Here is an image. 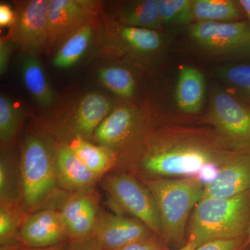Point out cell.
<instances>
[{
  "label": "cell",
  "mask_w": 250,
  "mask_h": 250,
  "mask_svg": "<svg viewBox=\"0 0 250 250\" xmlns=\"http://www.w3.org/2000/svg\"><path fill=\"white\" fill-rule=\"evenodd\" d=\"M208 120L238 149L250 148V106L221 90L213 92Z\"/></svg>",
  "instance_id": "7"
},
{
  "label": "cell",
  "mask_w": 250,
  "mask_h": 250,
  "mask_svg": "<svg viewBox=\"0 0 250 250\" xmlns=\"http://www.w3.org/2000/svg\"><path fill=\"white\" fill-rule=\"evenodd\" d=\"M21 165L9 152H1L0 159V202L21 203Z\"/></svg>",
  "instance_id": "25"
},
{
  "label": "cell",
  "mask_w": 250,
  "mask_h": 250,
  "mask_svg": "<svg viewBox=\"0 0 250 250\" xmlns=\"http://www.w3.org/2000/svg\"><path fill=\"white\" fill-rule=\"evenodd\" d=\"M29 215L20 202H0L1 250H28L18 240V234Z\"/></svg>",
  "instance_id": "21"
},
{
  "label": "cell",
  "mask_w": 250,
  "mask_h": 250,
  "mask_svg": "<svg viewBox=\"0 0 250 250\" xmlns=\"http://www.w3.org/2000/svg\"><path fill=\"white\" fill-rule=\"evenodd\" d=\"M55 170L57 186L63 191L92 188L100 181L82 164L66 143L55 147Z\"/></svg>",
  "instance_id": "16"
},
{
  "label": "cell",
  "mask_w": 250,
  "mask_h": 250,
  "mask_svg": "<svg viewBox=\"0 0 250 250\" xmlns=\"http://www.w3.org/2000/svg\"><path fill=\"white\" fill-rule=\"evenodd\" d=\"M100 5L93 0H49L47 49L59 47L68 36L93 22Z\"/></svg>",
  "instance_id": "10"
},
{
  "label": "cell",
  "mask_w": 250,
  "mask_h": 250,
  "mask_svg": "<svg viewBox=\"0 0 250 250\" xmlns=\"http://www.w3.org/2000/svg\"><path fill=\"white\" fill-rule=\"evenodd\" d=\"M238 2L241 5L245 14L248 17V22L250 24V0H240Z\"/></svg>",
  "instance_id": "36"
},
{
  "label": "cell",
  "mask_w": 250,
  "mask_h": 250,
  "mask_svg": "<svg viewBox=\"0 0 250 250\" xmlns=\"http://www.w3.org/2000/svg\"><path fill=\"white\" fill-rule=\"evenodd\" d=\"M68 243L69 242H67V243H62V244L58 245V246L49 247V248H34V249H29L27 250H65Z\"/></svg>",
  "instance_id": "37"
},
{
  "label": "cell",
  "mask_w": 250,
  "mask_h": 250,
  "mask_svg": "<svg viewBox=\"0 0 250 250\" xmlns=\"http://www.w3.org/2000/svg\"><path fill=\"white\" fill-rule=\"evenodd\" d=\"M218 76L244 99L250 106V65L231 64L218 67Z\"/></svg>",
  "instance_id": "27"
},
{
  "label": "cell",
  "mask_w": 250,
  "mask_h": 250,
  "mask_svg": "<svg viewBox=\"0 0 250 250\" xmlns=\"http://www.w3.org/2000/svg\"><path fill=\"white\" fill-rule=\"evenodd\" d=\"M55 147L40 134L23 141L21 159V204L28 213L45 208L60 189L55 170Z\"/></svg>",
  "instance_id": "2"
},
{
  "label": "cell",
  "mask_w": 250,
  "mask_h": 250,
  "mask_svg": "<svg viewBox=\"0 0 250 250\" xmlns=\"http://www.w3.org/2000/svg\"><path fill=\"white\" fill-rule=\"evenodd\" d=\"M215 149L190 139L159 141L148 148L141 159L143 170L166 177H195L202 166L218 159Z\"/></svg>",
  "instance_id": "4"
},
{
  "label": "cell",
  "mask_w": 250,
  "mask_h": 250,
  "mask_svg": "<svg viewBox=\"0 0 250 250\" xmlns=\"http://www.w3.org/2000/svg\"><path fill=\"white\" fill-rule=\"evenodd\" d=\"M189 34L199 45L210 52L250 54V24L248 21L197 22L189 28Z\"/></svg>",
  "instance_id": "8"
},
{
  "label": "cell",
  "mask_w": 250,
  "mask_h": 250,
  "mask_svg": "<svg viewBox=\"0 0 250 250\" xmlns=\"http://www.w3.org/2000/svg\"><path fill=\"white\" fill-rule=\"evenodd\" d=\"M16 12L7 3L0 4V27H14L16 24Z\"/></svg>",
  "instance_id": "35"
},
{
  "label": "cell",
  "mask_w": 250,
  "mask_h": 250,
  "mask_svg": "<svg viewBox=\"0 0 250 250\" xmlns=\"http://www.w3.org/2000/svg\"><path fill=\"white\" fill-rule=\"evenodd\" d=\"M150 229L137 219L100 210L93 236L101 250H118L150 236Z\"/></svg>",
  "instance_id": "12"
},
{
  "label": "cell",
  "mask_w": 250,
  "mask_h": 250,
  "mask_svg": "<svg viewBox=\"0 0 250 250\" xmlns=\"http://www.w3.org/2000/svg\"><path fill=\"white\" fill-rule=\"evenodd\" d=\"M98 77L106 89L121 98H131L136 91L134 77L125 67L106 65L98 70Z\"/></svg>",
  "instance_id": "26"
},
{
  "label": "cell",
  "mask_w": 250,
  "mask_h": 250,
  "mask_svg": "<svg viewBox=\"0 0 250 250\" xmlns=\"http://www.w3.org/2000/svg\"><path fill=\"white\" fill-rule=\"evenodd\" d=\"M105 34L109 45L144 55L154 53L162 45V38L154 29L111 23L106 26Z\"/></svg>",
  "instance_id": "17"
},
{
  "label": "cell",
  "mask_w": 250,
  "mask_h": 250,
  "mask_svg": "<svg viewBox=\"0 0 250 250\" xmlns=\"http://www.w3.org/2000/svg\"><path fill=\"white\" fill-rule=\"evenodd\" d=\"M65 250H101L93 236L69 241Z\"/></svg>",
  "instance_id": "34"
},
{
  "label": "cell",
  "mask_w": 250,
  "mask_h": 250,
  "mask_svg": "<svg viewBox=\"0 0 250 250\" xmlns=\"http://www.w3.org/2000/svg\"><path fill=\"white\" fill-rule=\"evenodd\" d=\"M192 8L197 22H236L246 15L239 2L232 0H193Z\"/></svg>",
  "instance_id": "23"
},
{
  "label": "cell",
  "mask_w": 250,
  "mask_h": 250,
  "mask_svg": "<svg viewBox=\"0 0 250 250\" xmlns=\"http://www.w3.org/2000/svg\"><path fill=\"white\" fill-rule=\"evenodd\" d=\"M205 77L198 69L185 66L179 70L176 86V103L181 111L188 114L198 113L205 100Z\"/></svg>",
  "instance_id": "18"
},
{
  "label": "cell",
  "mask_w": 250,
  "mask_h": 250,
  "mask_svg": "<svg viewBox=\"0 0 250 250\" xmlns=\"http://www.w3.org/2000/svg\"><path fill=\"white\" fill-rule=\"evenodd\" d=\"M49 0H31L16 11V24L8 36L23 53L35 55L48 45Z\"/></svg>",
  "instance_id": "9"
},
{
  "label": "cell",
  "mask_w": 250,
  "mask_h": 250,
  "mask_svg": "<svg viewBox=\"0 0 250 250\" xmlns=\"http://www.w3.org/2000/svg\"><path fill=\"white\" fill-rule=\"evenodd\" d=\"M67 144L82 164L99 180H101L118 163V157L111 149L90 142L88 140L75 137Z\"/></svg>",
  "instance_id": "19"
},
{
  "label": "cell",
  "mask_w": 250,
  "mask_h": 250,
  "mask_svg": "<svg viewBox=\"0 0 250 250\" xmlns=\"http://www.w3.org/2000/svg\"><path fill=\"white\" fill-rule=\"evenodd\" d=\"M113 110L111 100L103 94L90 92L83 95L65 121V127L71 139H90Z\"/></svg>",
  "instance_id": "14"
},
{
  "label": "cell",
  "mask_w": 250,
  "mask_h": 250,
  "mask_svg": "<svg viewBox=\"0 0 250 250\" xmlns=\"http://www.w3.org/2000/svg\"><path fill=\"white\" fill-rule=\"evenodd\" d=\"M18 238L27 249L49 248L70 241L62 214L52 208H42L28 215Z\"/></svg>",
  "instance_id": "11"
},
{
  "label": "cell",
  "mask_w": 250,
  "mask_h": 250,
  "mask_svg": "<svg viewBox=\"0 0 250 250\" xmlns=\"http://www.w3.org/2000/svg\"><path fill=\"white\" fill-rule=\"evenodd\" d=\"M118 250H164L159 242L149 236Z\"/></svg>",
  "instance_id": "33"
},
{
  "label": "cell",
  "mask_w": 250,
  "mask_h": 250,
  "mask_svg": "<svg viewBox=\"0 0 250 250\" xmlns=\"http://www.w3.org/2000/svg\"><path fill=\"white\" fill-rule=\"evenodd\" d=\"M138 122V114L134 108L121 106L108 115L92 138L96 144L111 149L118 157L120 149L134 136Z\"/></svg>",
  "instance_id": "15"
},
{
  "label": "cell",
  "mask_w": 250,
  "mask_h": 250,
  "mask_svg": "<svg viewBox=\"0 0 250 250\" xmlns=\"http://www.w3.org/2000/svg\"><path fill=\"white\" fill-rule=\"evenodd\" d=\"M144 184L157 206L164 240L170 244L180 243L188 217L201 200L205 186L195 178L147 179Z\"/></svg>",
  "instance_id": "3"
},
{
  "label": "cell",
  "mask_w": 250,
  "mask_h": 250,
  "mask_svg": "<svg viewBox=\"0 0 250 250\" xmlns=\"http://www.w3.org/2000/svg\"><path fill=\"white\" fill-rule=\"evenodd\" d=\"M242 238L214 240L207 242L193 250H238L241 246Z\"/></svg>",
  "instance_id": "31"
},
{
  "label": "cell",
  "mask_w": 250,
  "mask_h": 250,
  "mask_svg": "<svg viewBox=\"0 0 250 250\" xmlns=\"http://www.w3.org/2000/svg\"><path fill=\"white\" fill-rule=\"evenodd\" d=\"M246 236V242H245V246H248L250 244V225L248 229V231H247Z\"/></svg>",
  "instance_id": "39"
},
{
  "label": "cell",
  "mask_w": 250,
  "mask_h": 250,
  "mask_svg": "<svg viewBox=\"0 0 250 250\" xmlns=\"http://www.w3.org/2000/svg\"><path fill=\"white\" fill-rule=\"evenodd\" d=\"M94 31L93 22H91L68 36L59 46L52 65L59 69H67L76 65L89 47Z\"/></svg>",
  "instance_id": "22"
},
{
  "label": "cell",
  "mask_w": 250,
  "mask_h": 250,
  "mask_svg": "<svg viewBox=\"0 0 250 250\" xmlns=\"http://www.w3.org/2000/svg\"><path fill=\"white\" fill-rule=\"evenodd\" d=\"M249 191L250 148H245L228 156L216 179L204 188L202 199L230 198Z\"/></svg>",
  "instance_id": "13"
},
{
  "label": "cell",
  "mask_w": 250,
  "mask_h": 250,
  "mask_svg": "<svg viewBox=\"0 0 250 250\" xmlns=\"http://www.w3.org/2000/svg\"><path fill=\"white\" fill-rule=\"evenodd\" d=\"M21 72L24 87L36 103L42 107H49L53 104L55 94L36 56L23 54Z\"/></svg>",
  "instance_id": "20"
},
{
  "label": "cell",
  "mask_w": 250,
  "mask_h": 250,
  "mask_svg": "<svg viewBox=\"0 0 250 250\" xmlns=\"http://www.w3.org/2000/svg\"><path fill=\"white\" fill-rule=\"evenodd\" d=\"M102 187L116 205L142 222L153 232L161 234L159 210L148 188L129 174H106Z\"/></svg>",
  "instance_id": "5"
},
{
  "label": "cell",
  "mask_w": 250,
  "mask_h": 250,
  "mask_svg": "<svg viewBox=\"0 0 250 250\" xmlns=\"http://www.w3.org/2000/svg\"><path fill=\"white\" fill-rule=\"evenodd\" d=\"M21 123V113L11 99L0 96V140L9 144L16 137Z\"/></svg>",
  "instance_id": "29"
},
{
  "label": "cell",
  "mask_w": 250,
  "mask_h": 250,
  "mask_svg": "<svg viewBox=\"0 0 250 250\" xmlns=\"http://www.w3.org/2000/svg\"><path fill=\"white\" fill-rule=\"evenodd\" d=\"M159 5V0H141L129 3L118 11V20L123 25L156 30L163 25Z\"/></svg>",
  "instance_id": "24"
},
{
  "label": "cell",
  "mask_w": 250,
  "mask_h": 250,
  "mask_svg": "<svg viewBox=\"0 0 250 250\" xmlns=\"http://www.w3.org/2000/svg\"><path fill=\"white\" fill-rule=\"evenodd\" d=\"M220 166L218 165V159L208 161L202 166L195 176V179L204 186L208 185L214 182L218 177Z\"/></svg>",
  "instance_id": "30"
},
{
  "label": "cell",
  "mask_w": 250,
  "mask_h": 250,
  "mask_svg": "<svg viewBox=\"0 0 250 250\" xmlns=\"http://www.w3.org/2000/svg\"><path fill=\"white\" fill-rule=\"evenodd\" d=\"M99 201L100 197L95 188L74 192L59 190L45 208L60 212L70 241H73L93 236L100 210Z\"/></svg>",
  "instance_id": "6"
},
{
  "label": "cell",
  "mask_w": 250,
  "mask_h": 250,
  "mask_svg": "<svg viewBox=\"0 0 250 250\" xmlns=\"http://www.w3.org/2000/svg\"><path fill=\"white\" fill-rule=\"evenodd\" d=\"M250 225V191L230 198L202 199L195 206L190 238L195 248L208 241L246 236Z\"/></svg>",
  "instance_id": "1"
},
{
  "label": "cell",
  "mask_w": 250,
  "mask_h": 250,
  "mask_svg": "<svg viewBox=\"0 0 250 250\" xmlns=\"http://www.w3.org/2000/svg\"><path fill=\"white\" fill-rule=\"evenodd\" d=\"M194 249H195V246H194L193 243L190 241V240H188L187 244L179 250H193Z\"/></svg>",
  "instance_id": "38"
},
{
  "label": "cell",
  "mask_w": 250,
  "mask_h": 250,
  "mask_svg": "<svg viewBox=\"0 0 250 250\" xmlns=\"http://www.w3.org/2000/svg\"><path fill=\"white\" fill-rule=\"evenodd\" d=\"M14 45L9 37L1 38L0 41V74L1 75H4L7 71Z\"/></svg>",
  "instance_id": "32"
},
{
  "label": "cell",
  "mask_w": 250,
  "mask_h": 250,
  "mask_svg": "<svg viewBox=\"0 0 250 250\" xmlns=\"http://www.w3.org/2000/svg\"><path fill=\"white\" fill-rule=\"evenodd\" d=\"M159 11L162 24L184 25L194 20L190 0H159Z\"/></svg>",
  "instance_id": "28"
}]
</instances>
